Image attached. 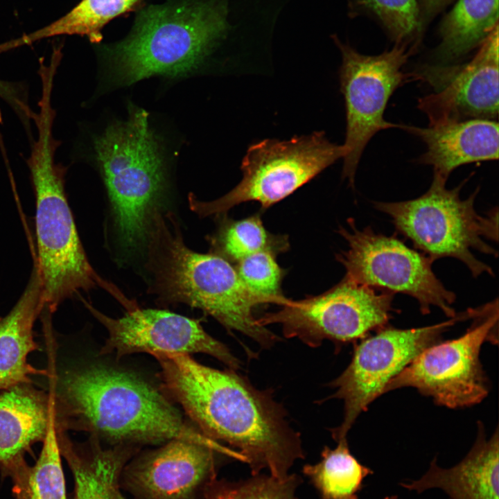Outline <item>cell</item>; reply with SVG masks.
I'll return each mask as SVG.
<instances>
[{
  "instance_id": "4316f807",
  "label": "cell",
  "mask_w": 499,
  "mask_h": 499,
  "mask_svg": "<svg viewBox=\"0 0 499 499\" xmlns=\"http://www.w3.org/2000/svg\"><path fill=\"white\" fill-rule=\"evenodd\" d=\"M351 16L366 15L397 44L418 50L424 32L416 0H350Z\"/></svg>"
},
{
  "instance_id": "5bb4252c",
  "label": "cell",
  "mask_w": 499,
  "mask_h": 499,
  "mask_svg": "<svg viewBox=\"0 0 499 499\" xmlns=\"http://www.w3.org/2000/svg\"><path fill=\"white\" fill-rule=\"evenodd\" d=\"M498 28L497 26L467 62L427 63L412 73L414 80L426 83L429 93L420 98L417 107L428 125L449 121L498 116Z\"/></svg>"
},
{
  "instance_id": "5b68a950",
  "label": "cell",
  "mask_w": 499,
  "mask_h": 499,
  "mask_svg": "<svg viewBox=\"0 0 499 499\" xmlns=\"http://www.w3.org/2000/svg\"><path fill=\"white\" fill-rule=\"evenodd\" d=\"M53 119L48 111L35 117L37 139L28 160L36 202L35 264L49 313L81 291L110 288L92 268L78 236L64 191V171L54 161Z\"/></svg>"
},
{
  "instance_id": "f1b7e54d",
  "label": "cell",
  "mask_w": 499,
  "mask_h": 499,
  "mask_svg": "<svg viewBox=\"0 0 499 499\" xmlns=\"http://www.w3.org/2000/svg\"><path fill=\"white\" fill-rule=\"evenodd\" d=\"M277 255L269 251H260L243 258L234 264L245 286L265 304L281 306L288 298L281 290L284 272L276 261Z\"/></svg>"
},
{
  "instance_id": "d4e9b609",
  "label": "cell",
  "mask_w": 499,
  "mask_h": 499,
  "mask_svg": "<svg viewBox=\"0 0 499 499\" xmlns=\"http://www.w3.org/2000/svg\"><path fill=\"white\" fill-rule=\"evenodd\" d=\"M60 453L53 415L35 464L27 467L21 459L11 466L17 471L16 499H67Z\"/></svg>"
},
{
  "instance_id": "4dcf8cb0",
  "label": "cell",
  "mask_w": 499,
  "mask_h": 499,
  "mask_svg": "<svg viewBox=\"0 0 499 499\" xmlns=\"http://www.w3.org/2000/svg\"><path fill=\"white\" fill-rule=\"evenodd\" d=\"M114 499H125V498L120 493L119 490H117L115 493Z\"/></svg>"
},
{
  "instance_id": "8fae6325",
  "label": "cell",
  "mask_w": 499,
  "mask_h": 499,
  "mask_svg": "<svg viewBox=\"0 0 499 499\" xmlns=\"http://www.w3.org/2000/svg\"><path fill=\"white\" fill-rule=\"evenodd\" d=\"M342 54L339 71L340 91L346 110V137L342 177L353 186L362 152L378 132L399 128L384 119L387 103L394 92L407 82L414 80L404 66L415 53L408 46L394 44L378 55H365L333 36Z\"/></svg>"
},
{
  "instance_id": "7402d4cb",
  "label": "cell",
  "mask_w": 499,
  "mask_h": 499,
  "mask_svg": "<svg viewBox=\"0 0 499 499\" xmlns=\"http://www.w3.org/2000/svg\"><path fill=\"white\" fill-rule=\"evenodd\" d=\"M60 452L68 460L73 474L75 499H114L119 474L132 452L128 445L103 449L92 436L91 453L78 454L64 431L57 432Z\"/></svg>"
},
{
  "instance_id": "ba28073f",
  "label": "cell",
  "mask_w": 499,
  "mask_h": 499,
  "mask_svg": "<svg viewBox=\"0 0 499 499\" xmlns=\"http://www.w3.org/2000/svg\"><path fill=\"white\" fill-rule=\"evenodd\" d=\"M344 152L343 145L331 142L322 132L283 141L264 139L247 150L242 180L233 189L211 202L190 195L191 208L200 216L222 214L247 201L267 209L343 158Z\"/></svg>"
},
{
  "instance_id": "d6a6232c",
  "label": "cell",
  "mask_w": 499,
  "mask_h": 499,
  "mask_svg": "<svg viewBox=\"0 0 499 499\" xmlns=\"http://www.w3.org/2000/svg\"><path fill=\"white\" fill-rule=\"evenodd\" d=\"M0 89H1V87H0ZM1 113H0V121H1Z\"/></svg>"
},
{
  "instance_id": "1f68e13d",
  "label": "cell",
  "mask_w": 499,
  "mask_h": 499,
  "mask_svg": "<svg viewBox=\"0 0 499 499\" xmlns=\"http://www.w3.org/2000/svg\"><path fill=\"white\" fill-rule=\"evenodd\" d=\"M384 499H397L396 496H387Z\"/></svg>"
},
{
  "instance_id": "52a82bcc",
  "label": "cell",
  "mask_w": 499,
  "mask_h": 499,
  "mask_svg": "<svg viewBox=\"0 0 499 499\" xmlns=\"http://www.w3.org/2000/svg\"><path fill=\"white\" fill-rule=\"evenodd\" d=\"M446 179L433 173L428 190L415 199L401 202H374L378 211L388 215L399 232L412 241L433 261L452 257L462 261L473 277L483 273L493 276L487 264L478 259L473 250L498 256V252L485 240L498 242V211L479 215L474 207L479 189L462 200L464 184L446 187Z\"/></svg>"
},
{
  "instance_id": "3957f363",
  "label": "cell",
  "mask_w": 499,
  "mask_h": 499,
  "mask_svg": "<svg viewBox=\"0 0 499 499\" xmlns=\"http://www.w3.org/2000/svg\"><path fill=\"white\" fill-rule=\"evenodd\" d=\"M169 218L168 223L156 211L148 235L155 288L161 299L199 308L227 329L238 331L263 347H271L277 335L259 325L254 315L263 301L245 286L234 264L213 252L189 249Z\"/></svg>"
},
{
  "instance_id": "4fadbf2b",
  "label": "cell",
  "mask_w": 499,
  "mask_h": 499,
  "mask_svg": "<svg viewBox=\"0 0 499 499\" xmlns=\"http://www.w3.org/2000/svg\"><path fill=\"white\" fill-rule=\"evenodd\" d=\"M478 308H469L446 321L412 329L385 326L361 340L354 348L351 360L330 385L331 396L343 401L341 423L331 429L336 440L347 437L359 415L385 394L387 384L422 351L441 340L443 333L456 323L471 319Z\"/></svg>"
},
{
  "instance_id": "6da1fadb",
  "label": "cell",
  "mask_w": 499,
  "mask_h": 499,
  "mask_svg": "<svg viewBox=\"0 0 499 499\" xmlns=\"http://www.w3.org/2000/svg\"><path fill=\"white\" fill-rule=\"evenodd\" d=\"M162 392L180 404L206 437L237 449L252 475L267 469L284 479L304 453L271 392L254 387L234 370L203 365L188 354L156 353Z\"/></svg>"
},
{
  "instance_id": "30bf717a",
  "label": "cell",
  "mask_w": 499,
  "mask_h": 499,
  "mask_svg": "<svg viewBox=\"0 0 499 499\" xmlns=\"http://www.w3.org/2000/svg\"><path fill=\"white\" fill-rule=\"evenodd\" d=\"M347 224V228L338 231L348 247L337 255L346 271L344 278L393 294L408 295L417 300L423 315L430 312L431 306L449 318L457 315L452 306L455 294L436 277L430 257L394 236L376 233L370 227L360 229L352 218Z\"/></svg>"
},
{
  "instance_id": "7c38bea8",
  "label": "cell",
  "mask_w": 499,
  "mask_h": 499,
  "mask_svg": "<svg viewBox=\"0 0 499 499\" xmlns=\"http://www.w3.org/2000/svg\"><path fill=\"white\" fill-rule=\"evenodd\" d=\"M393 293L345 278L326 292L288 301L276 312L257 318L266 326L278 324L288 338L316 347L326 340L347 343L387 326L395 311Z\"/></svg>"
},
{
  "instance_id": "e0dca14e",
  "label": "cell",
  "mask_w": 499,
  "mask_h": 499,
  "mask_svg": "<svg viewBox=\"0 0 499 499\" xmlns=\"http://www.w3.org/2000/svg\"><path fill=\"white\" fill-rule=\"evenodd\" d=\"M400 128L426 144V150L417 161L432 166L434 173L446 180L462 165L498 159V123L495 120L473 119L427 128L401 125Z\"/></svg>"
},
{
  "instance_id": "8992f818",
  "label": "cell",
  "mask_w": 499,
  "mask_h": 499,
  "mask_svg": "<svg viewBox=\"0 0 499 499\" xmlns=\"http://www.w3.org/2000/svg\"><path fill=\"white\" fill-rule=\"evenodd\" d=\"M94 149L119 241L135 251L148 238L166 187L161 147L148 112L132 107L125 121L111 125L95 139Z\"/></svg>"
},
{
  "instance_id": "ffe728a7",
  "label": "cell",
  "mask_w": 499,
  "mask_h": 499,
  "mask_svg": "<svg viewBox=\"0 0 499 499\" xmlns=\"http://www.w3.org/2000/svg\"><path fill=\"white\" fill-rule=\"evenodd\" d=\"M19 384L0 392V463L12 466L31 444L43 441L53 412V397Z\"/></svg>"
},
{
  "instance_id": "d6986e66",
  "label": "cell",
  "mask_w": 499,
  "mask_h": 499,
  "mask_svg": "<svg viewBox=\"0 0 499 499\" xmlns=\"http://www.w3.org/2000/svg\"><path fill=\"white\" fill-rule=\"evenodd\" d=\"M44 309L40 279L34 265L28 283L12 310L0 317V391L32 383V375L46 374L28 362L30 353L39 349L35 341V322Z\"/></svg>"
},
{
  "instance_id": "277c9868",
  "label": "cell",
  "mask_w": 499,
  "mask_h": 499,
  "mask_svg": "<svg viewBox=\"0 0 499 499\" xmlns=\"http://www.w3.org/2000/svg\"><path fill=\"white\" fill-rule=\"evenodd\" d=\"M226 4L180 0L141 10L126 38L105 51L111 80L129 85L154 75L176 77L195 69L227 29Z\"/></svg>"
},
{
  "instance_id": "f546056e",
  "label": "cell",
  "mask_w": 499,
  "mask_h": 499,
  "mask_svg": "<svg viewBox=\"0 0 499 499\" xmlns=\"http://www.w3.org/2000/svg\"><path fill=\"white\" fill-rule=\"evenodd\" d=\"M423 32L428 24L453 0H416Z\"/></svg>"
},
{
  "instance_id": "9a60e30c",
  "label": "cell",
  "mask_w": 499,
  "mask_h": 499,
  "mask_svg": "<svg viewBox=\"0 0 499 499\" xmlns=\"http://www.w3.org/2000/svg\"><path fill=\"white\" fill-rule=\"evenodd\" d=\"M84 302L108 333L100 354L115 353L121 358L141 352L150 355L202 353L218 359L230 369L240 368V361L224 344L207 333L198 320L164 310L137 306L116 319Z\"/></svg>"
},
{
  "instance_id": "9c48e42d",
  "label": "cell",
  "mask_w": 499,
  "mask_h": 499,
  "mask_svg": "<svg viewBox=\"0 0 499 499\" xmlns=\"http://www.w3.org/2000/svg\"><path fill=\"white\" fill-rule=\"evenodd\" d=\"M498 299L481 306L462 335L426 348L390 380L385 394L411 387L448 408L480 403L490 390L480 352L486 342L498 344Z\"/></svg>"
},
{
  "instance_id": "ac0fdd59",
  "label": "cell",
  "mask_w": 499,
  "mask_h": 499,
  "mask_svg": "<svg viewBox=\"0 0 499 499\" xmlns=\"http://www.w3.org/2000/svg\"><path fill=\"white\" fill-rule=\"evenodd\" d=\"M498 457V428L487 439L483 423L478 422L475 443L461 462L444 469L435 457L421 478L401 486L417 493L441 489L451 499H499Z\"/></svg>"
},
{
  "instance_id": "2e32d148",
  "label": "cell",
  "mask_w": 499,
  "mask_h": 499,
  "mask_svg": "<svg viewBox=\"0 0 499 499\" xmlns=\"http://www.w3.org/2000/svg\"><path fill=\"white\" fill-rule=\"evenodd\" d=\"M211 446L172 439L134 461L126 471L132 488L148 499H189L216 475V454Z\"/></svg>"
},
{
  "instance_id": "44dd1931",
  "label": "cell",
  "mask_w": 499,
  "mask_h": 499,
  "mask_svg": "<svg viewBox=\"0 0 499 499\" xmlns=\"http://www.w3.org/2000/svg\"><path fill=\"white\" fill-rule=\"evenodd\" d=\"M499 0H457L441 20L431 63L461 62L498 26Z\"/></svg>"
},
{
  "instance_id": "cb8c5ba5",
  "label": "cell",
  "mask_w": 499,
  "mask_h": 499,
  "mask_svg": "<svg viewBox=\"0 0 499 499\" xmlns=\"http://www.w3.org/2000/svg\"><path fill=\"white\" fill-rule=\"evenodd\" d=\"M141 0H82L66 15L47 26L7 42L6 51L58 35H81L93 42L101 38L103 26L114 17L132 9Z\"/></svg>"
},
{
  "instance_id": "484cf974",
  "label": "cell",
  "mask_w": 499,
  "mask_h": 499,
  "mask_svg": "<svg viewBox=\"0 0 499 499\" xmlns=\"http://www.w3.org/2000/svg\"><path fill=\"white\" fill-rule=\"evenodd\" d=\"M213 253L235 264L260 251L278 255L288 249V237L265 228L259 214L240 220L225 218L211 238Z\"/></svg>"
},
{
  "instance_id": "83f0119b",
  "label": "cell",
  "mask_w": 499,
  "mask_h": 499,
  "mask_svg": "<svg viewBox=\"0 0 499 499\" xmlns=\"http://www.w3.org/2000/svg\"><path fill=\"white\" fill-rule=\"evenodd\" d=\"M300 476L289 474L284 479L271 475H254L237 482L222 481L209 486L207 499H299L297 487Z\"/></svg>"
},
{
  "instance_id": "603a6c76",
  "label": "cell",
  "mask_w": 499,
  "mask_h": 499,
  "mask_svg": "<svg viewBox=\"0 0 499 499\" xmlns=\"http://www.w3.org/2000/svg\"><path fill=\"white\" fill-rule=\"evenodd\" d=\"M335 441L334 449L325 446L321 460L304 465L302 472L322 499H358L363 480L373 471L351 453L347 437Z\"/></svg>"
},
{
  "instance_id": "7a4b0ae2",
  "label": "cell",
  "mask_w": 499,
  "mask_h": 499,
  "mask_svg": "<svg viewBox=\"0 0 499 499\" xmlns=\"http://www.w3.org/2000/svg\"><path fill=\"white\" fill-rule=\"evenodd\" d=\"M52 393L55 426L64 431H87L116 446L183 439L224 449L185 423L163 392L131 372L76 367L57 377Z\"/></svg>"
}]
</instances>
